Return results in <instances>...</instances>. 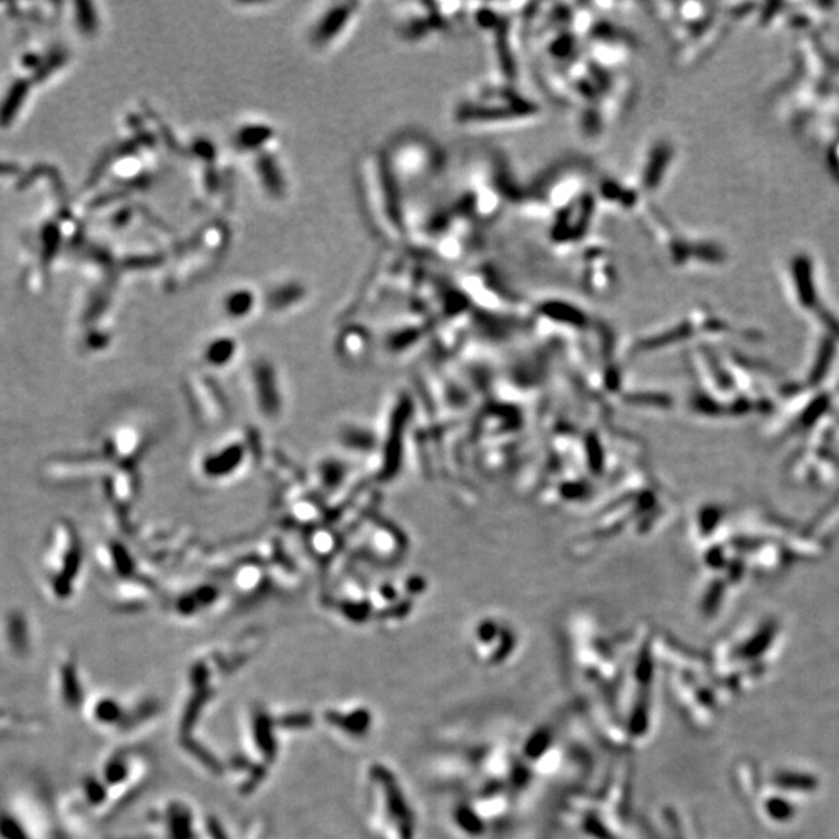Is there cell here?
Instances as JSON below:
<instances>
[{
    "label": "cell",
    "instance_id": "obj_1",
    "mask_svg": "<svg viewBox=\"0 0 839 839\" xmlns=\"http://www.w3.org/2000/svg\"><path fill=\"white\" fill-rule=\"evenodd\" d=\"M455 123L465 128L516 126L540 119V108L509 86H477L453 108Z\"/></svg>",
    "mask_w": 839,
    "mask_h": 839
},
{
    "label": "cell",
    "instance_id": "obj_2",
    "mask_svg": "<svg viewBox=\"0 0 839 839\" xmlns=\"http://www.w3.org/2000/svg\"><path fill=\"white\" fill-rule=\"evenodd\" d=\"M597 200L583 193L575 201L558 210L554 224L549 229V241L555 247H571L585 238L592 229Z\"/></svg>",
    "mask_w": 839,
    "mask_h": 839
},
{
    "label": "cell",
    "instance_id": "obj_3",
    "mask_svg": "<svg viewBox=\"0 0 839 839\" xmlns=\"http://www.w3.org/2000/svg\"><path fill=\"white\" fill-rule=\"evenodd\" d=\"M673 156V148L667 140L665 142H653L646 146L642 156L637 160L636 176L637 181L635 186L644 193H654L662 186L667 178V170L670 160Z\"/></svg>",
    "mask_w": 839,
    "mask_h": 839
}]
</instances>
